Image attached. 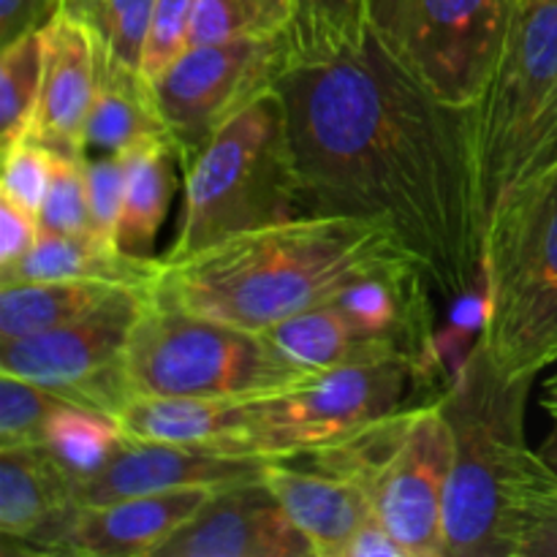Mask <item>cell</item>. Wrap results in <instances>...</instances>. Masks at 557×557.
I'll list each match as a JSON object with an SVG mask.
<instances>
[{
  "label": "cell",
  "mask_w": 557,
  "mask_h": 557,
  "mask_svg": "<svg viewBox=\"0 0 557 557\" xmlns=\"http://www.w3.org/2000/svg\"><path fill=\"white\" fill-rule=\"evenodd\" d=\"M277 90L305 215L386 221L435 297H471L487 232L471 109L424 90L373 33L357 52L292 65Z\"/></svg>",
  "instance_id": "cell-1"
},
{
  "label": "cell",
  "mask_w": 557,
  "mask_h": 557,
  "mask_svg": "<svg viewBox=\"0 0 557 557\" xmlns=\"http://www.w3.org/2000/svg\"><path fill=\"white\" fill-rule=\"evenodd\" d=\"M411 267L422 264L386 221L299 215L163 261L152 299L261 335L357 283Z\"/></svg>",
  "instance_id": "cell-2"
},
{
  "label": "cell",
  "mask_w": 557,
  "mask_h": 557,
  "mask_svg": "<svg viewBox=\"0 0 557 557\" xmlns=\"http://www.w3.org/2000/svg\"><path fill=\"white\" fill-rule=\"evenodd\" d=\"M533 379H509L487 343H473L455 384L438 395L451 433L446 557H504L509 482L531 451L525 406Z\"/></svg>",
  "instance_id": "cell-3"
},
{
  "label": "cell",
  "mask_w": 557,
  "mask_h": 557,
  "mask_svg": "<svg viewBox=\"0 0 557 557\" xmlns=\"http://www.w3.org/2000/svg\"><path fill=\"white\" fill-rule=\"evenodd\" d=\"M482 253V341L500 373L536 379L557 362V161L500 199Z\"/></svg>",
  "instance_id": "cell-4"
},
{
  "label": "cell",
  "mask_w": 557,
  "mask_h": 557,
  "mask_svg": "<svg viewBox=\"0 0 557 557\" xmlns=\"http://www.w3.org/2000/svg\"><path fill=\"white\" fill-rule=\"evenodd\" d=\"M305 215L286 103L272 90L223 125L185 169L180 232L163 261H180L250 228Z\"/></svg>",
  "instance_id": "cell-5"
},
{
  "label": "cell",
  "mask_w": 557,
  "mask_h": 557,
  "mask_svg": "<svg viewBox=\"0 0 557 557\" xmlns=\"http://www.w3.org/2000/svg\"><path fill=\"white\" fill-rule=\"evenodd\" d=\"M424 364L386 359L326 370L270 395L234 400L226 455L292 460L354 438L406 408L428 381Z\"/></svg>",
  "instance_id": "cell-6"
},
{
  "label": "cell",
  "mask_w": 557,
  "mask_h": 557,
  "mask_svg": "<svg viewBox=\"0 0 557 557\" xmlns=\"http://www.w3.org/2000/svg\"><path fill=\"white\" fill-rule=\"evenodd\" d=\"M357 476L373 511L408 557H446L451 433L438 397L417 403L354 438L292 457Z\"/></svg>",
  "instance_id": "cell-7"
},
{
  "label": "cell",
  "mask_w": 557,
  "mask_h": 557,
  "mask_svg": "<svg viewBox=\"0 0 557 557\" xmlns=\"http://www.w3.org/2000/svg\"><path fill=\"white\" fill-rule=\"evenodd\" d=\"M315 373L288 364L264 335L150 299L125 348V384L134 397L243 400L299 384Z\"/></svg>",
  "instance_id": "cell-8"
},
{
  "label": "cell",
  "mask_w": 557,
  "mask_h": 557,
  "mask_svg": "<svg viewBox=\"0 0 557 557\" xmlns=\"http://www.w3.org/2000/svg\"><path fill=\"white\" fill-rule=\"evenodd\" d=\"M433 294L428 272L411 267L357 283L261 335L302 373L386 359H411L430 368L435 357Z\"/></svg>",
  "instance_id": "cell-9"
},
{
  "label": "cell",
  "mask_w": 557,
  "mask_h": 557,
  "mask_svg": "<svg viewBox=\"0 0 557 557\" xmlns=\"http://www.w3.org/2000/svg\"><path fill=\"white\" fill-rule=\"evenodd\" d=\"M517 0H368L370 33L428 92L471 109L506 47Z\"/></svg>",
  "instance_id": "cell-10"
},
{
  "label": "cell",
  "mask_w": 557,
  "mask_h": 557,
  "mask_svg": "<svg viewBox=\"0 0 557 557\" xmlns=\"http://www.w3.org/2000/svg\"><path fill=\"white\" fill-rule=\"evenodd\" d=\"M557 90V0H528L471 107L484 215L520 180L533 131Z\"/></svg>",
  "instance_id": "cell-11"
},
{
  "label": "cell",
  "mask_w": 557,
  "mask_h": 557,
  "mask_svg": "<svg viewBox=\"0 0 557 557\" xmlns=\"http://www.w3.org/2000/svg\"><path fill=\"white\" fill-rule=\"evenodd\" d=\"M150 299L152 288L125 286L69 324L0 343V373L114 419L131 400L125 348Z\"/></svg>",
  "instance_id": "cell-12"
},
{
  "label": "cell",
  "mask_w": 557,
  "mask_h": 557,
  "mask_svg": "<svg viewBox=\"0 0 557 557\" xmlns=\"http://www.w3.org/2000/svg\"><path fill=\"white\" fill-rule=\"evenodd\" d=\"M288 65L286 36L196 44L152 82L183 172L223 125L277 90Z\"/></svg>",
  "instance_id": "cell-13"
},
{
  "label": "cell",
  "mask_w": 557,
  "mask_h": 557,
  "mask_svg": "<svg viewBox=\"0 0 557 557\" xmlns=\"http://www.w3.org/2000/svg\"><path fill=\"white\" fill-rule=\"evenodd\" d=\"M270 460L226 455L210 446L131 441L114 449L107 466L76 484V504L101 506L134 495L177 493V490H223L264 476Z\"/></svg>",
  "instance_id": "cell-14"
},
{
  "label": "cell",
  "mask_w": 557,
  "mask_h": 557,
  "mask_svg": "<svg viewBox=\"0 0 557 557\" xmlns=\"http://www.w3.org/2000/svg\"><path fill=\"white\" fill-rule=\"evenodd\" d=\"M156 557H315L264 476L223 487Z\"/></svg>",
  "instance_id": "cell-15"
},
{
  "label": "cell",
  "mask_w": 557,
  "mask_h": 557,
  "mask_svg": "<svg viewBox=\"0 0 557 557\" xmlns=\"http://www.w3.org/2000/svg\"><path fill=\"white\" fill-rule=\"evenodd\" d=\"M76 509V479L47 446L0 449V536L5 555H58Z\"/></svg>",
  "instance_id": "cell-16"
},
{
  "label": "cell",
  "mask_w": 557,
  "mask_h": 557,
  "mask_svg": "<svg viewBox=\"0 0 557 557\" xmlns=\"http://www.w3.org/2000/svg\"><path fill=\"white\" fill-rule=\"evenodd\" d=\"M218 490L134 495L101 506H79L60 542L69 557H156L158 549L199 515Z\"/></svg>",
  "instance_id": "cell-17"
},
{
  "label": "cell",
  "mask_w": 557,
  "mask_h": 557,
  "mask_svg": "<svg viewBox=\"0 0 557 557\" xmlns=\"http://www.w3.org/2000/svg\"><path fill=\"white\" fill-rule=\"evenodd\" d=\"M98 79V44L92 33L60 11L47 25V69L33 136L52 152L85 158V125Z\"/></svg>",
  "instance_id": "cell-18"
},
{
  "label": "cell",
  "mask_w": 557,
  "mask_h": 557,
  "mask_svg": "<svg viewBox=\"0 0 557 557\" xmlns=\"http://www.w3.org/2000/svg\"><path fill=\"white\" fill-rule=\"evenodd\" d=\"M299 462L302 466L297 460L267 462V487L308 536L315 557H343L354 533L375 517L370 493L357 476Z\"/></svg>",
  "instance_id": "cell-19"
},
{
  "label": "cell",
  "mask_w": 557,
  "mask_h": 557,
  "mask_svg": "<svg viewBox=\"0 0 557 557\" xmlns=\"http://www.w3.org/2000/svg\"><path fill=\"white\" fill-rule=\"evenodd\" d=\"M161 272L163 259L128 253L120 245H103L92 237L41 232L20 261L0 267V288L44 281H107L152 288Z\"/></svg>",
  "instance_id": "cell-20"
},
{
  "label": "cell",
  "mask_w": 557,
  "mask_h": 557,
  "mask_svg": "<svg viewBox=\"0 0 557 557\" xmlns=\"http://www.w3.org/2000/svg\"><path fill=\"white\" fill-rule=\"evenodd\" d=\"M156 139L172 141V136L158 112L152 85L141 71L112 63L98 47L96 98L85 125V156L90 152L123 156Z\"/></svg>",
  "instance_id": "cell-21"
},
{
  "label": "cell",
  "mask_w": 557,
  "mask_h": 557,
  "mask_svg": "<svg viewBox=\"0 0 557 557\" xmlns=\"http://www.w3.org/2000/svg\"><path fill=\"white\" fill-rule=\"evenodd\" d=\"M234 400L207 397H134L114 417L123 438L210 446L223 451L232 435Z\"/></svg>",
  "instance_id": "cell-22"
},
{
  "label": "cell",
  "mask_w": 557,
  "mask_h": 557,
  "mask_svg": "<svg viewBox=\"0 0 557 557\" xmlns=\"http://www.w3.org/2000/svg\"><path fill=\"white\" fill-rule=\"evenodd\" d=\"M174 150L172 141L156 139L123 152L125 196L123 218L117 228V245L128 253L152 256L161 223L166 221L169 201L174 194Z\"/></svg>",
  "instance_id": "cell-23"
},
{
  "label": "cell",
  "mask_w": 557,
  "mask_h": 557,
  "mask_svg": "<svg viewBox=\"0 0 557 557\" xmlns=\"http://www.w3.org/2000/svg\"><path fill=\"white\" fill-rule=\"evenodd\" d=\"M504 557H557V466L528 451L509 482Z\"/></svg>",
  "instance_id": "cell-24"
},
{
  "label": "cell",
  "mask_w": 557,
  "mask_h": 557,
  "mask_svg": "<svg viewBox=\"0 0 557 557\" xmlns=\"http://www.w3.org/2000/svg\"><path fill=\"white\" fill-rule=\"evenodd\" d=\"M120 288L125 286L107 281H44L0 288V343L69 324Z\"/></svg>",
  "instance_id": "cell-25"
},
{
  "label": "cell",
  "mask_w": 557,
  "mask_h": 557,
  "mask_svg": "<svg viewBox=\"0 0 557 557\" xmlns=\"http://www.w3.org/2000/svg\"><path fill=\"white\" fill-rule=\"evenodd\" d=\"M368 36V0H297V14L292 30L286 33L292 65L321 63L357 52Z\"/></svg>",
  "instance_id": "cell-26"
},
{
  "label": "cell",
  "mask_w": 557,
  "mask_h": 557,
  "mask_svg": "<svg viewBox=\"0 0 557 557\" xmlns=\"http://www.w3.org/2000/svg\"><path fill=\"white\" fill-rule=\"evenodd\" d=\"M47 69V27L0 47V145L33 136Z\"/></svg>",
  "instance_id": "cell-27"
},
{
  "label": "cell",
  "mask_w": 557,
  "mask_h": 557,
  "mask_svg": "<svg viewBox=\"0 0 557 557\" xmlns=\"http://www.w3.org/2000/svg\"><path fill=\"white\" fill-rule=\"evenodd\" d=\"M156 0H65L63 11L79 20L101 52L123 69L141 71Z\"/></svg>",
  "instance_id": "cell-28"
},
{
  "label": "cell",
  "mask_w": 557,
  "mask_h": 557,
  "mask_svg": "<svg viewBox=\"0 0 557 557\" xmlns=\"http://www.w3.org/2000/svg\"><path fill=\"white\" fill-rule=\"evenodd\" d=\"M120 444H123V433L112 417L69 403L49 424L44 446L63 462L65 471L79 484L101 471Z\"/></svg>",
  "instance_id": "cell-29"
},
{
  "label": "cell",
  "mask_w": 557,
  "mask_h": 557,
  "mask_svg": "<svg viewBox=\"0 0 557 557\" xmlns=\"http://www.w3.org/2000/svg\"><path fill=\"white\" fill-rule=\"evenodd\" d=\"M294 14L297 0H199L190 47L286 36Z\"/></svg>",
  "instance_id": "cell-30"
},
{
  "label": "cell",
  "mask_w": 557,
  "mask_h": 557,
  "mask_svg": "<svg viewBox=\"0 0 557 557\" xmlns=\"http://www.w3.org/2000/svg\"><path fill=\"white\" fill-rule=\"evenodd\" d=\"M69 403L33 381L0 373V449L47 444L49 424Z\"/></svg>",
  "instance_id": "cell-31"
},
{
  "label": "cell",
  "mask_w": 557,
  "mask_h": 557,
  "mask_svg": "<svg viewBox=\"0 0 557 557\" xmlns=\"http://www.w3.org/2000/svg\"><path fill=\"white\" fill-rule=\"evenodd\" d=\"M82 161L85 158H71L54 152L52 183H49L47 199H44L41 212H38L41 232L69 234V237H92L85 163Z\"/></svg>",
  "instance_id": "cell-32"
},
{
  "label": "cell",
  "mask_w": 557,
  "mask_h": 557,
  "mask_svg": "<svg viewBox=\"0 0 557 557\" xmlns=\"http://www.w3.org/2000/svg\"><path fill=\"white\" fill-rule=\"evenodd\" d=\"M87 207H90V232L98 243L117 245L120 218L125 196V161L112 152L85 156Z\"/></svg>",
  "instance_id": "cell-33"
},
{
  "label": "cell",
  "mask_w": 557,
  "mask_h": 557,
  "mask_svg": "<svg viewBox=\"0 0 557 557\" xmlns=\"http://www.w3.org/2000/svg\"><path fill=\"white\" fill-rule=\"evenodd\" d=\"M52 166L54 152L47 145H41L36 136H27L16 145L5 147L0 196L38 215L44 199H47L49 183H52Z\"/></svg>",
  "instance_id": "cell-34"
},
{
  "label": "cell",
  "mask_w": 557,
  "mask_h": 557,
  "mask_svg": "<svg viewBox=\"0 0 557 557\" xmlns=\"http://www.w3.org/2000/svg\"><path fill=\"white\" fill-rule=\"evenodd\" d=\"M196 3L199 0H156L145 60H141V74L150 85L190 49Z\"/></svg>",
  "instance_id": "cell-35"
},
{
  "label": "cell",
  "mask_w": 557,
  "mask_h": 557,
  "mask_svg": "<svg viewBox=\"0 0 557 557\" xmlns=\"http://www.w3.org/2000/svg\"><path fill=\"white\" fill-rule=\"evenodd\" d=\"M65 0H0V47L44 30L63 11Z\"/></svg>",
  "instance_id": "cell-36"
},
{
  "label": "cell",
  "mask_w": 557,
  "mask_h": 557,
  "mask_svg": "<svg viewBox=\"0 0 557 557\" xmlns=\"http://www.w3.org/2000/svg\"><path fill=\"white\" fill-rule=\"evenodd\" d=\"M41 237L38 215L0 196V267L20 261Z\"/></svg>",
  "instance_id": "cell-37"
},
{
  "label": "cell",
  "mask_w": 557,
  "mask_h": 557,
  "mask_svg": "<svg viewBox=\"0 0 557 557\" xmlns=\"http://www.w3.org/2000/svg\"><path fill=\"white\" fill-rule=\"evenodd\" d=\"M555 161H557V90H555L553 101H549V107L544 109L536 131H533L531 150H528L525 166H522L520 180H525L528 174H536L539 169L549 166V163H555ZM520 180H517V183H520ZM515 185H511V188H515Z\"/></svg>",
  "instance_id": "cell-38"
},
{
  "label": "cell",
  "mask_w": 557,
  "mask_h": 557,
  "mask_svg": "<svg viewBox=\"0 0 557 557\" xmlns=\"http://www.w3.org/2000/svg\"><path fill=\"white\" fill-rule=\"evenodd\" d=\"M343 557H408L406 549L400 547L395 536L389 533V528L379 520V517H370L354 539L348 542Z\"/></svg>",
  "instance_id": "cell-39"
},
{
  "label": "cell",
  "mask_w": 557,
  "mask_h": 557,
  "mask_svg": "<svg viewBox=\"0 0 557 557\" xmlns=\"http://www.w3.org/2000/svg\"><path fill=\"white\" fill-rule=\"evenodd\" d=\"M542 406H544V411L549 413V417H553V419L557 417V373L547 381V386H544Z\"/></svg>",
  "instance_id": "cell-40"
},
{
  "label": "cell",
  "mask_w": 557,
  "mask_h": 557,
  "mask_svg": "<svg viewBox=\"0 0 557 557\" xmlns=\"http://www.w3.org/2000/svg\"><path fill=\"white\" fill-rule=\"evenodd\" d=\"M542 455L547 457V460L553 462V466H557V417L553 419V430H549L547 441H544V444H542Z\"/></svg>",
  "instance_id": "cell-41"
},
{
  "label": "cell",
  "mask_w": 557,
  "mask_h": 557,
  "mask_svg": "<svg viewBox=\"0 0 557 557\" xmlns=\"http://www.w3.org/2000/svg\"><path fill=\"white\" fill-rule=\"evenodd\" d=\"M517 3H520V5H525V3H528V0H517Z\"/></svg>",
  "instance_id": "cell-42"
}]
</instances>
